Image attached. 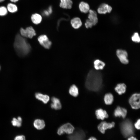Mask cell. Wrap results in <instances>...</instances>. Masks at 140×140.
Masks as SVG:
<instances>
[{
	"instance_id": "13",
	"label": "cell",
	"mask_w": 140,
	"mask_h": 140,
	"mask_svg": "<svg viewBox=\"0 0 140 140\" xmlns=\"http://www.w3.org/2000/svg\"><path fill=\"white\" fill-rule=\"evenodd\" d=\"M127 113V111L125 109L118 106L114 111V115L115 117H122L124 118L126 117Z\"/></svg>"
},
{
	"instance_id": "35",
	"label": "cell",
	"mask_w": 140,
	"mask_h": 140,
	"mask_svg": "<svg viewBox=\"0 0 140 140\" xmlns=\"http://www.w3.org/2000/svg\"><path fill=\"white\" fill-rule=\"evenodd\" d=\"M87 140H97L96 138L93 137H90Z\"/></svg>"
},
{
	"instance_id": "19",
	"label": "cell",
	"mask_w": 140,
	"mask_h": 140,
	"mask_svg": "<svg viewBox=\"0 0 140 140\" xmlns=\"http://www.w3.org/2000/svg\"><path fill=\"white\" fill-rule=\"evenodd\" d=\"M34 127L38 130H41L45 127V123L44 121L40 119H37L34 120L33 123Z\"/></svg>"
},
{
	"instance_id": "8",
	"label": "cell",
	"mask_w": 140,
	"mask_h": 140,
	"mask_svg": "<svg viewBox=\"0 0 140 140\" xmlns=\"http://www.w3.org/2000/svg\"><path fill=\"white\" fill-rule=\"evenodd\" d=\"M129 102L131 107L138 109L140 108V94L135 93L133 94L129 100Z\"/></svg>"
},
{
	"instance_id": "10",
	"label": "cell",
	"mask_w": 140,
	"mask_h": 140,
	"mask_svg": "<svg viewBox=\"0 0 140 140\" xmlns=\"http://www.w3.org/2000/svg\"><path fill=\"white\" fill-rule=\"evenodd\" d=\"M115 125V123L114 122H112L111 123H108L105 121H103L100 123L98 125L97 129L101 133L104 134L106 130L114 127Z\"/></svg>"
},
{
	"instance_id": "2",
	"label": "cell",
	"mask_w": 140,
	"mask_h": 140,
	"mask_svg": "<svg viewBox=\"0 0 140 140\" xmlns=\"http://www.w3.org/2000/svg\"><path fill=\"white\" fill-rule=\"evenodd\" d=\"M14 47L17 54L20 57H24L27 54L31 48L26 39L19 34L16 36Z\"/></svg>"
},
{
	"instance_id": "32",
	"label": "cell",
	"mask_w": 140,
	"mask_h": 140,
	"mask_svg": "<svg viewBox=\"0 0 140 140\" xmlns=\"http://www.w3.org/2000/svg\"><path fill=\"white\" fill-rule=\"evenodd\" d=\"M42 14L44 16H48L50 15L47 10L43 11Z\"/></svg>"
},
{
	"instance_id": "37",
	"label": "cell",
	"mask_w": 140,
	"mask_h": 140,
	"mask_svg": "<svg viewBox=\"0 0 140 140\" xmlns=\"http://www.w3.org/2000/svg\"><path fill=\"white\" fill-rule=\"evenodd\" d=\"M4 0H0V2L4 1Z\"/></svg>"
},
{
	"instance_id": "11",
	"label": "cell",
	"mask_w": 140,
	"mask_h": 140,
	"mask_svg": "<svg viewBox=\"0 0 140 140\" xmlns=\"http://www.w3.org/2000/svg\"><path fill=\"white\" fill-rule=\"evenodd\" d=\"M116 55L122 63L124 64L128 63V54L126 51L122 50H118L116 51Z\"/></svg>"
},
{
	"instance_id": "14",
	"label": "cell",
	"mask_w": 140,
	"mask_h": 140,
	"mask_svg": "<svg viewBox=\"0 0 140 140\" xmlns=\"http://www.w3.org/2000/svg\"><path fill=\"white\" fill-rule=\"evenodd\" d=\"M112 9L111 6L108 4L103 3L101 4L97 9L98 12L100 14H106L107 13H110Z\"/></svg>"
},
{
	"instance_id": "7",
	"label": "cell",
	"mask_w": 140,
	"mask_h": 140,
	"mask_svg": "<svg viewBox=\"0 0 140 140\" xmlns=\"http://www.w3.org/2000/svg\"><path fill=\"white\" fill-rule=\"evenodd\" d=\"M20 32L21 36L24 37L32 38L36 35L35 31L31 26L28 27L25 29L21 28Z\"/></svg>"
},
{
	"instance_id": "29",
	"label": "cell",
	"mask_w": 140,
	"mask_h": 140,
	"mask_svg": "<svg viewBox=\"0 0 140 140\" xmlns=\"http://www.w3.org/2000/svg\"><path fill=\"white\" fill-rule=\"evenodd\" d=\"M8 10L5 7L1 6L0 7V16H4L7 14Z\"/></svg>"
},
{
	"instance_id": "16",
	"label": "cell",
	"mask_w": 140,
	"mask_h": 140,
	"mask_svg": "<svg viewBox=\"0 0 140 140\" xmlns=\"http://www.w3.org/2000/svg\"><path fill=\"white\" fill-rule=\"evenodd\" d=\"M35 96L37 99L41 101L44 104L47 103L50 100V97L48 95L41 93H36Z\"/></svg>"
},
{
	"instance_id": "1",
	"label": "cell",
	"mask_w": 140,
	"mask_h": 140,
	"mask_svg": "<svg viewBox=\"0 0 140 140\" xmlns=\"http://www.w3.org/2000/svg\"><path fill=\"white\" fill-rule=\"evenodd\" d=\"M102 82V74L98 71L94 70L88 73L86 79L85 86L88 90L97 91L101 87Z\"/></svg>"
},
{
	"instance_id": "17",
	"label": "cell",
	"mask_w": 140,
	"mask_h": 140,
	"mask_svg": "<svg viewBox=\"0 0 140 140\" xmlns=\"http://www.w3.org/2000/svg\"><path fill=\"white\" fill-rule=\"evenodd\" d=\"M72 4L71 0H60L59 6L63 9H70L72 8Z\"/></svg>"
},
{
	"instance_id": "9",
	"label": "cell",
	"mask_w": 140,
	"mask_h": 140,
	"mask_svg": "<svg viewBox=\"0 0 140 140\" xmlns=\"http://www.w3.org/2000/svg\"><path fill=\"white\" fill-rule=\"evenodd\" d=\"M38 40L40 44L44 48L49 49L51 47L52 42L46 35H40L38 37Z\"/></svg>"
},
{
	"instance_id": "15",
	"label": "cell",
	"mask_w": 140,
	"mask_h": 140,
	"mask_svg": "<svg viewBox=\"0 0 140 140\" xmlns=\"http://www.w3.org/2000/svg\"><path fill=\"white\" fill-rule=\"evenodd\" d=\"M95 114L97 119L103 120L105 118H107L108 115L107 112L102 109H100L95 111Z\"/></svg>"
},
{
	"instance_id": "5",
	"label": "cell",
	"mask_w": 140,
	"mask_h": 140,
	"mask_svg": "<svg viewBox=\"0 0 140 140\" xmlns=\"http://www.w3.org/2000/svg\"><path fill=\"white\" fill-rule=\"evenodd\" d=\"M68 136V140H86V134L82 130L78 128Z\"/></svg>"
},
{
	"instance_id": "20",
	"label": "cell",
	"mask_w": 140,
	"mask_h": 140,
	"mask_svg": "<svg viewBox=\"0 0 140 140\" xmlns=\"http://www.w3.org/2000/svg\"><path fill=\"white\" fill-rule=\"evenodd\" d=\"M126 86L124 83L118 84L115 88V91L119 95L124 93L126 90Z\"/></svg>"
},
{
	"instance_id": "6",
	"label": "cell",
	"mask_w": 140,
	"mask_h": 140,
	"mask_svg": "<svg viewBox=\"0 0 140 140\" xmlns=\"http://www.w3.org/2000/svg\"><path fill=\"white\" fill-rule=\"evenodd\" d=\"M74 129L72 125L68 123L60 126L58 129L57 133L59 135H61L65 133L70 135L74 132Z\"/></svg>"
},
{
	"instance_id": "25",
	"label": "cell",
	"mask_w": 140,
	"mask_h": 140,
	"mask_svg": "<svg viewBox=\"0 0 140 140\" xmlns=\"http://www.w3.org/2000/svg\"><path fill=\"white\" fill-rule=\"evenodd\" d=\"M113 96L110 93H108L105 94L104 97L105 103L107 105L111 104L113 101Z\"/></svg>"
},
{
	"instance_id": "22",
	"label": "cell",
	"mask_w": 140,
	"mask_h": 140,
	"mask_svg": "<svg viewBox=\"0 0 140 140\" xmlns=\"http://www.w3.org/2000/svg\"><path fill=\"white\" fill-rule=\"evenodd\" d=\"M31 19L33 23L34 24L37 25L41 22L42 20V17L40 14L37 13H35L32 15L31 17Z\"/></svg>"
},
{
	"instance_id": "3",
	"label": "cell",
	"mask_w": 140,
	"mask_h": 140,
	"mask_svg": "<svg viewBox=\"0 0 140 140\" xmlns=\"http://www.w3.org/2000/svg\"><path fill=\"white\" fill-rule=\"evenodd\" d=\"M121 130L123 136L125 138L133 135L134 130L132 122L129 119L123 121L120 124Z\"/></svg>"
},
{
	"instance_id": "27",
	"label": "cell",
	"mask_w": 140,
	"mask_h": 140,
	"mask_svg": "<svg viewBox=\"0 0 140 140\" xmlns=\"http://www.w3.org/2000/svg\"><path fill=\"white\" fill-rule=\"evenodd\" d=\"M7 9L9 12L14 13L17 11L18 8L15 4L12 3H9L7 5Z\"/></svg>"
},
{
	"instance_id": "28",
	"label": "cell",
	"mask_w": 140,
	"mask_h": 140,
	"mask_svg": "<svg viewBox=\"0 0 140 140\" xmlns=\"http://www.w3.org/2000/svg\"><path fill=\"white\" fill-rule=\"evenodd\" d=\"M131 39L134 42L139 43L140 41V38L138 33L136 32L131 37Z\"/></svg>"
},
{
	"instance_id": "34",
	"label": "cell",
	"mask_w": 140,
	"mask_h": 140,
	"mask_svg": "<svg viewBox=\"0 0 140 140\" xmlns=\"http://www.w3.org/2000/svg\"><path fill=\"white\" fill-rule=\"evenodd\" d=\"M127 140H138L136 137L131 136Z\"/></svg>"
},
{
	"instance_id": "12",
	"label": "cell",
	"mask_w": 140,
	"mask_h": 140,
	"mask_svg": "<svg viewBox=\"0 0 140 140\" xmlns=\"http://www.w3.org/2000/svg\"><path fill=\"white\" fill-rule=\"evenodd\" d=\"M52 103H51V108L55 110H58L61 109L62 105L60 100L55 97L51 98Z\"/></svg>"
},
{
	"instance_id": "23",
	"label": "cell",
	"mask_w": 140,
	"mask_h": 140,
	"mask_svg": "<svg viewBox=\"0 0 140 140\" xmlns=\"http://www.w3.org/2000/svg\"><path fill=\"white\" fill-rule=\"evenodd\" d=\"M69 92L72 96L76 97L79 94L78 89L76 85H73L70 87L69 90Z\"/></svg>"
},
{
	"instance_id": "21",
	"label": "cell",
	"mask_w": 140,
	"mask_h": 140,
	"mask_svg": "<svg viewBox=\"0 0 140 140\" xmlns=\"http://www.w3.org/2000/svg\"><path fill=\"white\" fill-rule=\"evenodd\" d=\"M79 8L81 12L86 13L89 11L90 8L87 3L84 2H81L79 4Z\"/></svg>"
},
{
	"instance_id": "33",
	"label": "cell",
	"mask_w": 140,
	"mask_h": 140,
	"mask_svg": "<svg viewBox=\"0 0 140 140\" xmlns=\"http://www.w3.org/2000/svg\"><path fill=\"white\" fill-rule=\"evenodd\" d=\"M47 10H48V12L50 14H51L52 12V8L51 6H50Z\"/></svg>"
},
{
	"instance_id": "30",
	"label": "cell",
	"mask_w": 140,
	"mask_h": 140,
	"mask_svg": "<svg viewBox=\"0 0 140 140\" xmlns=\"http://www.w3.org/2000/svg\"><path fill=\"white\" fill-rule=\"evenodd\" d=\"M14 140H26L25 137L23 135H18L14 138Z\"/></svg>"
},
{
	"instance_id": "26",
	"label": "cell",
	"mask_w": 140,
	"mask_h": 140,
	"mask_svg": "<svg viewBox=\"0 0 140 140\" xmlns=\"http://www.w3.org/2000/svg\"><path fill=\"white\" fill-rule=\"evenodd\" d=\"M11 123L13 126L20 127L22 125V119L19 116L18 117L17 119L14 118L11 121Z\"/></svg>"
},
{
	"instance_id": "18",
	"label": "cell",
	"mask_w": 140,
	"mask_h": 140,
	"mask_svg": "<svg viewBox=\"0 0 140 140\" xmlns=\"http://www.w3.org/2000/svg\"><path fill=\"white\" fill-rule=\"evenodd\" d=\"M71 23L72 26L75 29H79L82 25L81 20L78 17H75L72 19L71 20Z\"/></svg>"
},
{
	"instance_id": "24",
	"label": "cell",
	"mask_w": 140,
	"mask_h": 140,
	"mask_svg": "<svg viewBox=\"0 0 140 140\" xmlns=\"http://www.w3.org/2000/svg\"><path fill=\"white\" fill-rule=\"evenodd\" d=\"M94 67L97 70L102 69L105 66V64L99 60H95L94 62Z\"/></svg>"
},
{
	"instance_id": "31",
	"label": "cell",
	"mask_w": 140,
	"mask_h": 140,
	"mask_svg": "<svg viewBox=\"0 0 140 140\" xmlns=\"http://www.w3.org/2000/svg\"><path fill=\"white\" fill-rule=\"evenodd\" d=\"M140 120L139 119L137 120V121L134 124V126L135 128L138 130H139L140 129Z\"/></svg>"
},
{
	"instance_id": "4",
	"label": "cell",
	"mask_w": 140,
	"mask_h": 140,
	"mask_svg": "<svg viewBox=\"0 0 140 140\" xmlns=\"http://www.w3.org/2000/svg\"><path fill=\"white\" fill-rule=\"evenodd\" d=\"M88 15V19H87L85 24L87 28H91L93 25H95L98 22V19L96 12L94 11L89 10Z\"/></svg>"
},
{
	"instance_id": "36",
	"label": "cell",
	"mask_w": 140,
	"mask_h": 140,
	"mask_svg": "<svg viewBox=\"0 0 140 140\" xmlns=\"http://www.w3.org/2000/svg\"><path fill=\"white\" fill-rule=\"evenodd\" d=\"M19 0H10L11 2H16L18 1Z\"/></svg>"
}]
</instances>
